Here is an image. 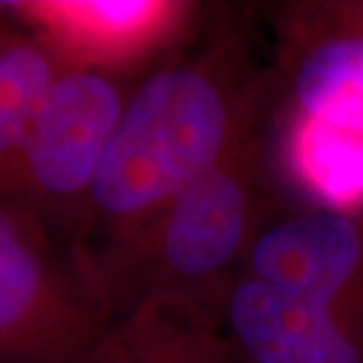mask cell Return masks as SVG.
<instances>
[{
  "label": "cell",
  "instance_id": "obj_1",
  "mask_svg": "<svg viewBox=\"0 0 363 363\" xmlns=\"http://www.w3.org/2000/svg\"><path fill=\"white\" fill-rule=\"evenodd\" d=\"M243 50L217 38L140 78L101 161L83 259L144 231L231 149L250 123Z\"/></svg>",
  "mask_w": 363,
  "mask_h": 363
},
{
  "label": "cell",
  "instance_id": "obj_10",
  "mask_svg": "<svg viewBox=\"0 0 363 363\" xmlns=\"http://www.w3.org/2000/svg\"><path fill=\"white\" fill-rule=\"evenodd\" d=\"M279 156L290 184L321 210L350 215L363 208V135L288 108Z\"/></svg>",
  "mask_w": 363,
  "mask_h": 363
},
{
  "label": "cell",
  "instance_id": "obj_11",
  "mask_svg": "<svg viewBox=\"0 0 363 363\" xmlns=\"http://www.w3.org/2000/svg\"><path fill=\"white\" fill-rule=\"evenodd\" d=\"M64 69L40 35L0 14V199L28 128Z\"/></svg>",
  "mask_w": 363,
  "mask_h": 363
},
{
  "label": "cell",
  "instance_id": "obj_3",
  "mask_svg": "<svg viewBox=\"0 0 363 363\" xmlns=\"http://www.w3.org/2000/svg\"><path fill=\"white\" fill-rule=\"evenodd\" d=\"M140 78L64 69L14 161L0 201L85 255L90 201L106 147Z\"/></svg>",
  "mask_w": 363,
  "mask_h": 363
},
{
  "label": "cell",
  "instance_id": "obj_12",
  "mask_svg": "<svg viewBox=\"0 0 363 363\" xmlns=\"http://www.w3.org/2000/svg\"><path fill=\"white\" fill-rule=\"evenodd\" d=\"M347 14H350V17L354 19V21H359V24H363V7L361 10H345Z\"/></svg>",
  "mask_w": 363,
  "mask_h": 363
},
{
  "label": "cell",
  "instance_id": "obj_6",
  "mask_svg": "<svg viewBox=\"0 0 363 363\" xmlns=\"http://www.w3.org/2000/svg\"><path fill=\"white\" fill-rule=\"evenodd\" d=\"M250 279L345 309L363 293V229L352 215L309 210L262 229L248 250Z\"/></svg>",
  "mask_w": 363,
  "mask_h": 363
},
{
  "label": "cell",
  "instance_id": "obj_7",
  "mask_svg": "<svg viewBox=\"0 0 363 363\" xmlns=\"http://www.w3.org/2000/svg\"><path fill=\"white\" fill-rule=\"evenodd\" d=\"M229 337L252 363H363L345 309L241 276L227 295Z\"/></svg>",
  "mask_w": 363,
  "mask_h": 363
},
{
  "label": "cell",
  "instance_id": "obj_8",
  "mask_svg": "<svg viewBox=\"0 0 363 363\" xmlns=\"http://www.w3.org/2000/svg\"><path fill=\"white\" fill-rule=\"evenodd\" d=\"M74 363H243L217 311L149 297L113 316Z\"/></svg>",
  "mask_w": 363,
  "mask_h": 363
},
{
  "label": "cell",
  "instance_id": "obj_4",
  "mask_svg": "<svg viewBox=\"0 0 363 363\" xmlns=\"http://www.w3.org/2000/svg\"><path fill=\"white\" fill-rule=\"evenodd\" d=\"M111 318L85 259L0 201V363H74Z\"/></svg>",
  "mask_w": 363,
  "mask_h": 363
},
{
  "label": "cell",
  "instance_id": "obj_9",
  "mask_svg": "<svg viewBox=\"0 0 363 363\" xmlns=\"http://www.w3.org/2000/svg\"><path fill=\"white\" fill-rule=\"evenodd\" d=\"M304 118L363 135V24L340 12L337 28L314 35L290 67V106Z\"/></svg>",
  "mask_w": 363,
  "mask_h": 363
},
{
  "label": "cell",
  "instance_id": "obj_5",
  "mask_svg": "<svg viewBox=\"0 0 363 363\" xmlns=\"http://www.w3.org/2000/svg\"><path fill=\"white\" fill-rule=\"evenodd\" d=\"M7 14L40 35L67 69L135 78L179 40L194 7L172 0H19L7 3Z\"/></svg>",
  "mask_w": 363,
  "mask_h": 363
},
{
  "label": "cell",
  "instance_id": "obj_2",
  "mask_svg": "<svg viewBox=\"0 0 363 363\" xmlns=\"http://www.w3.org/2000/svg\"><path fill=\"white\" fill-rule=\"evenodd\" d=\"M257 149L248 128L206 175L184 189L147 229L88 259L111 316L149 297H170L217 311L229 276L259 231L255 217Z\"/></svg>",
  "mask_w": 363,
  "mask_h": 363
}]
</instances>
